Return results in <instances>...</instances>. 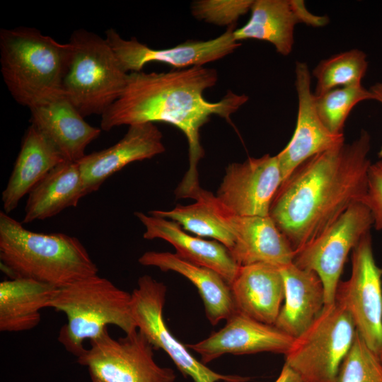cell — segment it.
<instances>
[{"label": "cell", "instance_id": "277c9868", "mask_svg": "<svg viewBox=\"0 0 382 382\" xmlns=\"http://www.w3.org/2000/svg\"><path fill=\"white\" fill-rule=\"evenodd\" d=\"M71 52L35 28L1 29V72L13 99L30 108L62 94Z\"/></svg>", "mask_w": 382, "mask_h": 382}, {"label": "cell", "instance_id": "2e32d148", "mask_svg": "<svg viewBox=\"0 0 382 382\" xmlns=\"http://www.w3.org/2000/svg\"><path fill=\"white\" fill-rule=\"evenodd\" d=\"M165 150L162 132L154 123L129 126L116 144L86 155L77 162L86 193L98 190L105 180L127 165L151 158Z\"/></svg>", "mask_w": 382, "mask_h": 382}, {"label": "cell", "instance_id": "e0dca14e", "mask_svg": "<svg viewBox=\"0 0 382 382\" xmlns=\"http://www.w3.org/2000/svg\"><path fill=\"white\" fill-rule=\"evenodd\" d=\"M31 125L54 147L65 161L78 162L86 147L96 139L100 128L84 117L62 93L29 108Z\"/></svg>", "mask_w": 382, "mask_h": 382}, {"label": "cell", "instance_id": "ac0fdd59", "mask_svg": "<svg viewBox=\"0 0 382 382\" xmlns=\"http://www.w3.org/2000/svg\"><path fill=\"white\" fill-rule=\"evenodd\" d=\"M134 215L145 227L144 238H160L168 242L181 258L209 268L219 273L229 285L232 284L240 266L222 243L192 236L178 223L168 219L143 212H135Z\"/></svg>", "mask_w": 382, "mask_h": 382}, {"label": "cell", "instance_id": "83f0119b", "mask_svg": "<svg viewBox=\"0 0 382 382\" xmlns=\"http://www.w3.org/2000/svg\"><path fill=\"white\" fill-rule=\"evenodd\" d=\"M367 56L359 49L340 52L321 60L313 70L315 96L334 88L361 83L368 69Z\"/></svg>", "mask_w": 382, "mask_h": 382}, {"label": "cell", "instance_id": "7a4b0ae2", "mask_svg": "<svg viewBox=\"0 0 382 382\" xmlns=\"http://www.w3.org/2000/svg\"><path fill=\"white\" fill-rule=\"evenodd\" d=\"M370 149L371 137L362 129L352 143L304 161L281 184L269 216L295 253L361 202L371 164Z\"/></svg>", "mask_w": 382, "mask_h": 382}, {"label": "cell", "instance_id": "9a60e30c", "mask_svg": "<svg viewBox=\"0 0 382 382\" xmlns=\"http://www.w3.org/2000/svg\"><path fill=\"white\" fill-rule=\"evenodd\" d=\"M294 338L277 328L236 311L226 325L206 339L185 345L199 354L206 364L226 354L243 355L259 352H288Z\"/></svg>", "mask_w": 382, "mask_h": 382}, {"label": "cell", "instance_id": "9c48e42d", "mask_svg": "<svg viewBox=\"0 0 382 382\" xmlns=\"http://www.w3.org/2000/svg\"><path fill=\"white\" fill-rule=\"evenodd\" d=\"M373 224L368 207L361 202H356L320 235L296 252L293 263L299 268L313 271L320 279L325 306L335 301L347 256L369 233Z\"/></svg>", "mask_w": 382, "mask_h": 382}, {"label": "cell", "instance_id": "ba28073f", "mask_svg": "<svg viewBox=\"0 0 382 382\" xmlns=\"http://www.w3.org/2000/svg\"><path fill=\"white\" fill-rule=\"evenodd\" d=\"M154 349L138 329L118 339L107 329L77 362L87 369L91 382H174V371L156 362Z\"/></svg>", "mask_w": 382, "mask_h": 382}, {"label": "cell", "instance_id": "484cf974", "mask_svg": "<svg viewBox=\"0 0 382 382\" xmlns=\"http://www.w3.org/2000/svg\"><path fill=\"white\" fill-rule=\"evenodd\" d=\"M58 288L33 279L13 278L0 282V331L30 330L40 322Z\"/></svg>", "mask_w": 382, "mask_h": 382}, {"label": "cell", "instance_id": "30bf717a", "mask_svg": "<svg viewBox=\"0 0 382 382\" xmlns=\"http://www.w3.org/2000/svg\"><path fill=\"white\" fill-rule=\"evenodd\" d=\"M167 288L161 282L141 276L131 294V311L137 329L154 349H161L184 376L194 382H248L249 377L217 373L195 358L169 331L163 316Z\"/></svg>", "mask_w": 382, "mask_h": 382}, {"label": "cell", "instance_id": "44dd1931", "mask_svg": "<svg viewBox=\"0 0 382 382\" xmlns=\"http://www.w3.org/2000/svg\"><path fill=\"white\" fill-rule=\"evenodd\" d=\"M284 299L274 325L296 338L314 321L325 306L323 284L316 272L293 262L280 267Z\"/></svg>", "mask_w": 382, "mask_h": 382}, {"label": "cell", "instance_id": "ffe728a7", "mask_svg": "<svg viewBox=\"0 0 382 382\" xmlns=\"http://www.w3.org/2000/svg\"><path fill=\"white\" fill-rule=\"evenodd\" d=\"M230 287L236 311L274 325L284 299L280 267L265 263L240 266Z\"/></svg>", "mask_w": 382, "mask_h": 382}, {"label": "cell", "instance_id": "4dcf8cb0", "mask_svg": "<svg viewBox=\"0 0 382 382\" xmlns=\"http://www.w3.org/2000/svg\"><path fill=\"white\" fill-rule=\"evenodd\" d=\"M254 0H198L191 5L192 14L198 20L218 26L236 25L250 11Z\"/></svg>", "mask_w": 382, "mask_h": 382}, {"label": "cell", "instance_id": "52a82bcc", "mask_svg": "<svg viewBox=\"0 0 382 382\" xmlns=\"http://www.w3.org/2000/svg\"><path fill=\"white\" fill-rule=\"evenodd\" d=\"M345 307L335 300L299 337L285 354L286 364L303 382H337L341 365L356 336Z\"/></svg>", "mask_w": 382, "mask_h": 382}, {"label": "cell", "instance_id": "6da1fadb", "mask_svg": "<svg viewBox=\"0 0 382 382\" xmlns=\"http://www.w3.org/2000/svg\"><path fill=\"white\" fill-rule=\"evenodd\" d=\"M217 81V71L204 66L129 73L122 93L102 115L100 129L109 131L121 125L165 122L181 130L188 142L190 161L189 169L175 191L183 197L199 186L197 164L204 156L201 127L214 115L231 121V115L248 100L245 94L231 91L217 102L207 100L204 92Z\"/></svg>", "mask_w": 382, "mask_h": 382}, {"label": "cell", "instance_id": "3957f363", "mask_svg": "<svg viewBox=\"0 0 382 382\" xmlns=\"http://www.w3.org/2000/svg\"><path fill=\"white\" fill-rule=\"evenodd\" d=\"M0 262L10 279H33L58 289L98 272L77 238L30 231L4 212H0Z\"/></svg>", "mask_w": 382, "mask_h": 382}, {"label": "cell", "instance_id": "7402d4cb", "mask_svg": "<svg viewBox=\"0 0 382 382\" xmlns=\"http://www.w3.org/2000/svg\"><path fill=\"white\" fill-rule=\"evenodd\" d=\"M144 266L173 271L189 279L203 301L206 316L212 325L227 320L236 312L230 285L216 272L190 262L175 253L148 251L138 260Z\"/></svg>", "mask_w": 382, "mask_h": 382}, {"label": "cell", "instance_id": "7c38bea8", "mask_svg": "<svg viewBox=\"0 0 382 382\" xmlns=\"http://www.w3.org/2000/svg\"><path fill=\"white\" fill-rule=\"evenodd\" d=\"M236 25L219 36L209 40H187L169 48L155 49L138 41L122 37L114 29L105 31V40L113 50L121 66L127 74L142 71L150 62H161L174 69L204 66L233 53L241 43L234 37Z\"/></svg>", "mask_w": 382, "mask_h": 382}, {"label": "cell", "instance_id": "8fae6325", "mask_svg": "<svg viewBox=\"0 0 382 382\" xmlns=\"http://www.w3.org/2000/svg\"><path fill=\"white\" fill-rule=\"evenodd\" d=\"M335 300L347 310L367 347L382 360V270L375 261L370 233L352 250L350 277L340 282Z\"/></svg>", "mask_w": 382, "mask_h": 382}, {"label": "cell", "instance_id": "836d02e7", "mask_svg": "<svg viewBox=\"0 0 382 382\" xmlns=\"http://www.w3.org/2000/svg\"><path fill=\"white\" fill-rule=\"evenodd\" d=\"M274 382H303L298 374L286 364H284L280 374Z\"/></svg>", "mask_w": 382, "mask_h": 382}, {"label": "cell", "instance_id": "8992f818", "mask_svg": "<svg viewBox=\"0 0 382 382\" xmlns=\"http://www.w3.org/2000/svg\"><path fill=\"white\" fill-rule=\"evenodd\" d=\"M69 42L71 52L62 93L83 117L102 116L122 93L128 74L105 38L79 29Z\"/></svg>", "mask_w": 382, "mask_h": 382}, {"label": "cell", "instance_id": "d4e9b609", "mask_svg": "<svg viewBox=\"0 0 382 382\" xmlns=\"http://www.w3.org/2000/svg\"><path fill=\"white\" fill-rule=\"evenodd\" d=\"M187 197L195 202L188 205L178 204L171 210H154L149 214L168 219L178 223L185 231L199 237L213 238L230 250L234 245V235L230 223L232 212L212 192L199 186L192 190Z\"/></svg>", "mask_w": 382, "mask_h": 382}, {"label": "cell", "instance_id": "4316f807", "mask_svg": "<svg viewBox=\"0 0 382 382\" xmlns=\"http://www.w3.org/2000/svg\"><path fill=\"white\" fill-rule=\"evenodd\" d=\"M298 23L290 0H254L249 20L233 34L238 42L255 39L270 42L277 53L287 56L293 49Z\"/></svg>", "mask_w": 382, "mask_h": 382}, {"label": "cell", "instance_id": "5bb4252c", "mask_svg": "<svg viewBox=\"0 0 382 382\" xmlns=\"http://www.w3.org/2000/svg\"><path fill=\"white\" fill-rule=\"evenodd\" d=\"M295 76L298 98L296 127L289 142L276 155L283 182L306 160L345 143L344 134L332 133L318 115L316 96L311 90V74L306 63L296 62Z\"/></svg>", "mask_w": 382, "mask_h": 382}, {"label": "cell", "instance_id": "d6986e66", "mask_svg": "<svg viewBox=\"0 0 382 382\" xmlns=\"http://www.w3.org/2000/svg\"><path fill=\"white\" fill-rule=\"evenodd\" d=\"M234 245L230 253L239 266L265 263L282 267L293 262L295 251L270 216L231 214Z\"/></svg>", "mask_w": 382, "mask_h": 382}, {"label": "cell", "instance_id": "1f68e13d", "mask_svg": "<svg viewBox=\"0 0 382 382\" xmlns=\"http://www.w3.org/2000/svg\"><path fill=\"white\" fill-rule=\"evenodd\" d=\"M369 209L374 224L378 230H382V159L371 164L367 181V190L361 200Z\"/></svg>", "mask_w": 382, "mask_h": 382}, {"label": "cell", "instance_id": "f546056e", "mask_svg": "<svg viewBox=\"0 0 382 382\" xmlns=\"http://www.w3.org/2000/svg\"><path fill=\"white\" fill-rule=\"evenodd\" d=\"M337 382H382V360L367 347L357 332L341 365Z\"/></svg>", "mask_w": 382, "mask_h": 382}, {"label": "cell", "instance_id": "603a6c76", "mask_svg": "<svg viewBox=\"0 0 382 382\" xmlns=\"http://www.w3.org/2000/svg\"><path fill=\"white\" fill-rule=\"evenodd\" d=\"M64 161L60 154L33 125L28 127L7 185L2 192L4 212L8 214L14 210L21 199Z\"/></svg>", "mask_w": 382, "mask_h": 382}, {"label": "cell", "instance_id": "f1b7e54d", "mask_svg": "<svg viewBox=\"0 0 382 382\" xmlns=\"http://www.w3.org/2000/svg\"><path fill=\"white\" fill-rule=\"evenodd\" d=\"M315 96L321 121L335 134H343L346 120L354 106L364 100H374L371 91L361 83L334 88Z\"/></svg>", "mask_w": 382, "mask_h": 382}, {"label": "cell", "instance_id": "d6a6232c", "mask_svg": "<svg viewBox=\"0 0 382 382\" xmlns=\"http://www.w3.org/2000/svg\"><path fill=\"white\" fill-rule=\"evenodd\" d=\"M290 4L299 23L312 27H323L329 22L326 16H318L311 13L306 7L302 0H290Z\"/></svg>", "mask_w": 382, "mask_h": 382}, {"label": "cell", "instance_id": "4fadbf2b", "mask_svg": "<svg viewBox=\"0 0 382 382\" xmlns=\"http://www.w3.org/2000/svg\"><path fill=\"white\" fill-rule=\"evenodd\" d=\"M282 182L277 156L248 158L227 166L216 197L236 215L267 216Z\"/></svg>", "mask_w": 382, "mask_h": 382}, {"label": "cell", "instance_id": "cb8c5ba5", "mask_svg": "<svg viewBox=\"0 0 382 382\" xmlns=\"http://www.w3.org/2000/svg\"><path fill=\"white\" fill-rule=\"evenodd\" d=\"M86 195L78 163L64 161L28 194L23 223L44 220L75 207Z\"/></svg>", "mask_w": 382, "mask_h": 382}, {"label": "cell", "instance_id": "e575fe53", "mask_svg": "<svg viewBox=\"0 0 382 382\" xmlns=\"http://www.w3.org/2000/svg\"><path fill=\"white\" fill-rule=\"evenodd\" d=\"M369 90L374 96V100H376L382 104V81L374 83L371 86ZM378 155V157L382 159V146Z\"/></svg>", "mask_w": 382, "mask_h": 382}, {"label": "cell", "instance_id": "5b68a950", "mask_svg": "<svg viewBox=\"0 0 382 382\" xmlns=\"http://www.w3.org/2000/svg\"><path fill=\"white\" fill-rule=\"evenodd\" d=\"M49 308L66 316L57 339L76 358L86 349L84 342L101 336L109 325L126 335L137 330L131 311V294L98 274L58 289Z\"/></svg>", "mask_w": 382, "mask_h": 382}]
</instances>
